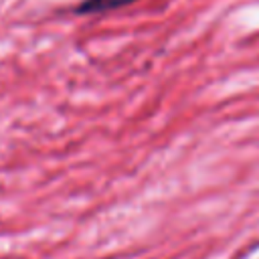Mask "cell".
Listing matches in <instances>:
<instances>
[{"label":"cell","instance_id":"obj_1","mask_svg":"<svg viewBox=\"0 0 259 259\" xmlns=\"http://www.w3.org/2000/svg\"><path fill=\"white\" fill-rule=\"evenodd\" d=\"M134 0H83L77 8L75 14H97V12H107V10H115L121 8L125 4H130Z\"/></svg>","mask_w":259,"mask_h":259}]
</instances>
